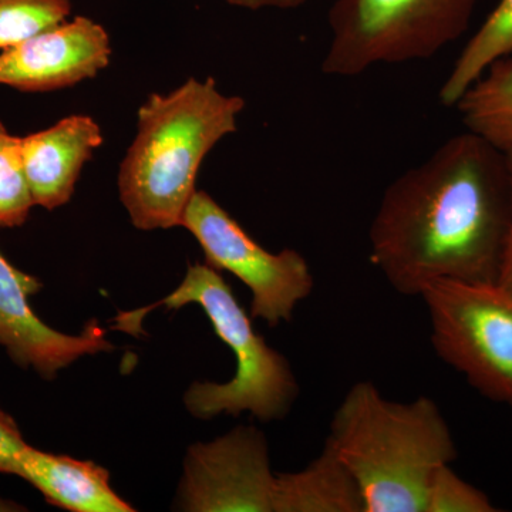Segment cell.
<instances>
[{
  "mask_svg": "<svg viewBox=\"0 0 512 512\" xmlns=\"http://www.w3.org/2000/svg\"><path fill=\"white\" fill-rule=\"evenodd\" d=\"M278 474L265 434L238 426L224 437L191 447L180 487L185 511L275 512Z\"/></svg>",
  "mask_w": 512,
  "mask_h": 512,
  "instance_id": "obj_8",
  "label": "cell"
},
{
  "mask_svg": "<svg viewBox=\"0 0 512 512\" xmlns=\"http://www.w3.org/2000/svg\"><path fill=\"white\" fill-rule=\"evenodd\" d=\"M275 512H365V501L356 478L325 441L309 466L278 474Z\"/></svg>",
  "mask_w": 512,
  "mask_h": 512,
  "instance_id": "obj_13",
  "label": "cell"
},
{
  "mask_svg": "<svg viewBox=\"0 0 512 512\" xmlns=\"http://www.w3.org/2000/svg\"><path fill=\"white\" fill-rule=\"evenodd\" d=\"M456 109L468 131L495 147L512 151V57L488 67L458 99Z\"/></svg>",
  "mask_w": 512,
  "mask_h": 512,
  "instance_id": "obj_14",
  "label": "cell"
},
{
  "mask_svg": "<svg viewBox=\"0 0 512 512\" xmlns=\"http://www.w3.org/2000/svg\"><path fill=\"white\" fill-rule=\"evenodd\" d=\"M181 227L201 245L205 264L237 276L252 292L251 318L278 326L315 288L311 266L295 249L266 251L211 195L195 191Z\"/></svg>",
  "mask_w": 512,
  "mask_h": 512,
  "instance_id": "obj_7",
  "label": "cell"
},
{
  "mask_svg": "<svg viewBox=\"0 0 512 512\" xmlns=\"http://www.w3.org/2000/svg\"><path fill=\"white\" fill-rule=\"evenodd\" d=\"M493 501L480 488L463 480L451 464L437 468L427 491L426 512H494Z\"/></svg>",
  "mask_w": 512,
  "mask_h": 512,
  "instance_id": "obj_18",
  "label": "cell"
},
{
  "mask_svg": "<svg viewBox=\"0 0 512 512\" xmlns=\"http://www.w3.org/2000/svg\"><path fill=\"white\" fill-rule=\"evenodd\" d=\"M508 56H512V0H500L454 62L440 89L441 104L456 106L491 64Z\"/></svg>",
  "mask_w": 512,
  "mask_h": 512,
  "instance_id": "obj_15",
  "label": "cell"
},
{
  "mask_svg": "<svg viewBox=\"0 0 512 512\" xmlns=\"http://www.w3.org/2000/svg\"><path fill=\"white\" fill-rule=\"evenodd\" d=\"M110 36L86 16H76L0 55V84L26 93L53 92L93 79L109 66Z\"/></svg>",
  "mask_w": 512,
  "mask_h": 512,
  "instance_id": "obj_9",
  "label": "cell"
},
{
  "mask_svg": "<svg viewBox=\"0 0 512 512\" xmlns=\"http://www.w3.org/2000/svg\"><path fill=\"white\" fill-rule=\"evenodd\" d=\"M508 171H510L511 183V197H512V151L507 153ZM498 285L503 286L507 291L512 292V224L510 232V241H508L507 254H505V261L503 271H501L500 281Z\"/></svg>",
  "mask_w": 512,
  "mask_h": 512,
  "instance_id": "obj_21",
  "label": "cell"
},
{
  "mask_svg": "<svg viewBox=\"0 0 512 512\" xmlns=\"http://www.w3.org/2000/svg\"><path fill=\"white\" fill-rule=\"evenodd\" d=\"M26 441L12 417L0 410V473L15 474L20 451L26 447Z\"/></svg>",
  "mask_w": 512,
  "mask_h": 512,
  "instance_id": "obj_19",
  "label": "cell"
},
{
  "mask_svg": "<svg viewBox=\"0 0 512 512\" xmlns=\"http://www.w3.org/2000/svg\"><path fill=\"white\" fill-rule=\"evenodd\" d=\"M22 510L20 505L8 503V501L0 500V512L2 511H19Z\"/></svg>",
  "mask_w": 512,
  "mask_h": 512,
  "instance_id": "obj_22",
  "label": "cell"
},
{
  "mask_svg": "<svg viewBox=\"0 0 512 512\" xmlns=\"http://www.w3.org/2000/svg\"><path fill=\"white\" fill-rule=\"evenodd\" d=\"M244 109V99L222 93L212 77H191L173 92L148 96L119 173L121 202L134 227H180L201 164L238 130Z\"/></svg>",
  "mask_w": 512,
  "mask_h": 512,
  "instance_id": "obj_2",
  "label": "cell"
},
{
  "mask_svg": "<svg viewBox=\"0 0 512 512\" xmlns=\"http://www.w3.org/2000/svg\"><path fill=\"white\" fill-rule=\"evenodd\" d=\"M225 2L239 9L262 10L295 9L312 2V0H225Z\"/></svg>",
  "mask_w": 512,
  "mask_h": 512,
  "instance_id": "obj_20",
  "label": "cell"
},
{
  "mask_svg": "<svg viewBox=\"0 0 512 512\" xmlns=\"http://www.w3.org/2000/svg\"><path fill=\"white\" fill-rule=\"evenodd\" d=\"M16 476L29 481L47 503L73 512H133L110 487V474L93 461L45 453L26 447L20 451Z\"/></svg>",
  "mask_w": 512,
  "mask_h": 512,
  "instance_id": "obj_12",
  "label": "cell"
},
{
  "mask_svg": "<svg viewBox=\"0 0 512 512\" xmlns=\"http://www.w3.org/2000/svg\"><path fill=\"white\" fill-rule=\"evenodd\" d=\"M478 0H336L322 60L329 77L427 60L467 32Z\"/></svg>",
  "mask_w": 512,
  "mask_h": 512,
  "instance_id": "obj_5",
  "label": "cell"
},
{
  "mask_svg": "<svg viewBox=\"0 0 512 512\" xmlns=\"http://www.w3.org/2000/svg\"><path fill=\"white\" fill-rule=\"evenodd\" d=\"M72 0H0V50L66 22Z\"/></svg>",
  "mask_w": 512,
  "mask_h": 512,
  "instance_id": "obj_16",
  "label": "cell"
},
{
  "mask_svg": "<svg viewBox=\"0 0 512 512\" xmlns=\"http://www.w3.org/2000/svg\"><path fill=\"white\" fill-rule=\"evenodd\" d=\"M511 224L507 153L467 130L384 190L370 262L400 295L437 281L498 284Z\"/></svg>",
  "mask_w": 512,
  "mask_h": 512,
  "instance_id": "obj_1",
  "label": "cell"
},
{
  "mask_svg": "<svg viewBox=\"0 0 512 512\" xmlns=\"http://www.w3.org/2000/svg\"><path fill=\"white\" fill-rule=\"evenodd\" d=\"M188 303H197L204 309L218 338L229 346L237 360L235 376L229 382L191 384L185 404L192 416L208 420L224 413L237 417L249 412L261 421L288 416L299 396L298 380L291 365L255 332L231 286L210 265H191L184 281L167 298L137 312L121 313L116 318L119 325L114 328L137 333L141 319L151 309H178Z\"/></svg>",
  "mask_w": 512,
  "mask_h": 512,
  "instance_id": "obj_4",
  "label": "cell"
},
{
  "mask_svg": "<svg viewBox=\"0 0 512 512\" xmlns=\"http://www.w3.org/2000/svg\"><path fill=\"white\" fill-rule=\"evenodd\" d=\"M42 289L35 276L19 271L0 252V345L22 367H33L47 380L82 356L114 349L96 320L80 335H64L37 318L29 296Z\"/></svg>",
  "mask_w": 512,
  "mask_h": 512,
  "instance_id": "obj_10",
  "label": "cell"
},
{
  "mask_svg": "<svg viewBox=\"0 0 512 512\" xmlns=\"http://www.w3.org/2000/svg\"><path fill=\"white\" fill-rule=\"evenodd\" d=\"M326 441L356 478L365 512H426L431 478L458 457L439 404L393 402L370 380L350 387Z\"/></svg>",
  "mask_w": 512,
  "mask_h": 512,
  "instance_id": "obj_3",
  "label": "cell"
},
{
  "mask_svg": "<svg viewBox=\"0 0 512 512\" xmlns=\"http://www.w3.org/2000/svg\"><path fill=\"white\" fill-rule=\"evenodd\" d=\"M437 356L491 402L512 407V292L437 281L420 293Z\"/></svg>",
  "mask_w": 512,
  "mask_h": 512,
  "instance_id": "obj_6",
  "label": "cell"
},
{
  "mask_svg": "<svg viewBox=\"0 0 512 512\" xmlns=\"http://www.w3.org/2000/svg\"><path fill=\"white\" fill-rule=\"evenodd\" d=\"M103 141L97 121L84 114L22 137L23 167L35 205L53 211L67 204L84 164Z\"/></svg>",
  "mask_w": 512,
  "mask_h": 512,
  "instance_id": "obj_11",
  "label": "cell"
},
{
  "mask_svg": "<svg viewBox=\"0 0 512 512\" xmlns=\"http://www.w3.org/2000/svg\"><path fill=\"white\" fill-rule=\"evenodd\" d=\"M32 192L22 158V137L0 123V227H19L32 210Z\"/></svg>",
  "mask_w": 512,
  "mask_h": 512,
  "instance_id": "obj_17",
  "label": "cell"
}]
</instances>
